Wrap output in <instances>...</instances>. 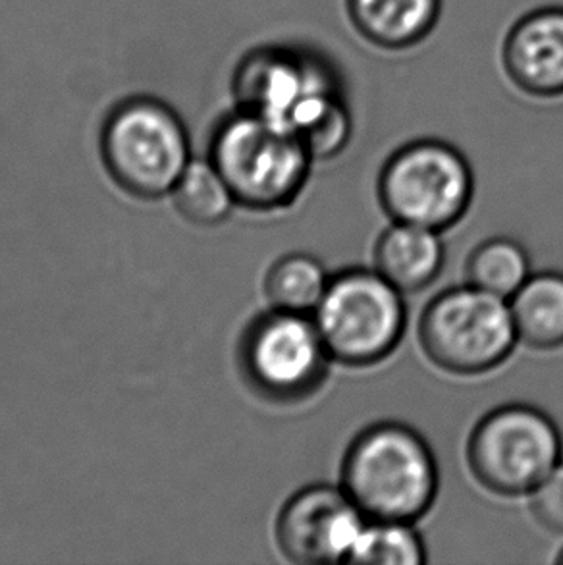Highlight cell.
Returning a JSON list of instances; mask_svg holds the SVG:
<instances>
[{"label": "cell", "instance_id": "obj_9", "mask_svg": "<svg viewBox=\"0 0 563 565\" xmlns=\"http://www.w3.org/2000/svg\"><path fill=\"white\" fill-rule=\"evenodd\" d=\"M332 363L312 315L270 309L242 340L245 376L273 404L299 405L317 396Z\"/></svg>", "mask_w": 563, "mask_h": 565}, {"label": "cell", "instance_id": "obj_12", "mask_svg": "<svg viewBox=\"0 0 563 565\" xmlns=\"http://www.w3.org/2000/svg\"><path fill=\"white\" fill-rule=\"evenodd\" d=\"M346 14L365 43L400 53L421 45L436 30L442 0H346Z\"/></svg>", "mask_w": 563, "mask_h": 565}, {"label": "cell", "instance_id": "obj_3", "mask_svg": "<svg viewBox=\"0 0 563 565\" xmlns=\"http://www.w3.org/2000/svg\"><path fill=\"white\" fill-rule=\"evenodd\" d=\"M211 162L237 205L280 211L301 195L315 159L296 131L237 108L214 131Z\"/></svg>", "mask_w": 563, "mask_h": 565}, {"label": "cell", "instance_id": "obj_5", "mask_svg": "<svg viewBox=\"0 0 563 565\" xmlns=\"http://www.w3.org/2000/svg\"><path fill=\"white\" fill-rule=\"evenodd\" d=\"M417 338L434 367L457 376L502 367L519 344L510 301L471 284L436 294L421 313Z\"/></svg>", "mask_w": 563, "mask_h": 565}, {"label": "cell", "instance_id": "obj_11", "mask_svg": "<svg viewBox=\"0 0 563 565\" xmlns=\"http://www.w3.org/2000/svg\"><path fill=\"white\" fill-rule=\"evenodd\" d=\"M500 61L510 84L527 97H563V7L521 15L506 33Z\"/></svg>", "mask_w": 563, "mask_h": 565}, {"label": "cell", "instance_id": "obj_2", "mask_svg": "<svg viewBox=\"0 0 563 565\" xmlns=\"http://www.w3.org/2000/svg\"><path fill=\"white\" fill-rule=\"evenodd\" d=\"M340 487L367 521L417 523L436 502L440 469L419 430L381 420L351 440Z\"/></svg>", "mask_w": 563, "mask_h": 565}, {"label": "cell", "instance_id": "obj_14", "mask_svg": "<svg viewBox=\"0 0 563 565\" xmlns=\"http://www.w3.org/2000/svg\"><path fill=\"white\" fill-rule=\"evenodd\" d=\"M519 342L539 352L563 348V273L531 275L510 299Z\"/></svg>", "mask_w": 563, "mask_h": 565}, {"label": "cell", "instance_id": "obj_6", "mask_svg": "<svg viewBox=\"0 0 563 565\" xmlns=\"http://www.w3.org/2000/svg\"><path fill=\"white\" fill-rule=\"evenodd\" d=\"M376 191L392 222L442 234L464 221L475 195V177L457 147L442 139H415L382 164Z\"/></svg>", "mask_w": 563, "mask_h": 565}, {"label": "cell", "instance_id": "obj_1", "mask_svg": "<svg viewBox=\"0 0 563 565\" xmlns=\"http://www.w3.org/2000/svg\"><path fill=\"white\" fill-rule=\"evenodd\" d=\"M237 108L296 131L315 161L342 153L353 131L342 79L332 64L304 46L265 45L237 62Z\"/></svg>", "mask_w": 563, "mask_h": 565}, {"label": "cell", "instance_id": "obj_8", "mask_svg": "<svg viewBox=\"0 0 563 565\" xmlns=\"http://www.w3.org/2000/svg\"><path fill=\"white\" fill-rule=\"evenodd\" d=\"M562 458L556 423L527 404L502 405L487 413L467 443L472 479L496 497H529Z\"/></svg>", "mask_w": 563, "mask_h": 565}, {"label": "cell", "instance_id": "obj_20", "mask_svg": "<svg viewBox=\"0 0 563 565\" xmlns=\"http://www.w3.org/2000/svg\"><path fill=\"white\" fill-rule=\"evenodd\" d=\"M557 564H563V548L560 551V554H557Z\"/></svg>", "mask_w": 563, "mask_h": 565}, {"label": "cell", "instance_id": "obj_18", "mask_svg": "<svg viewBox=\"0 0 563 565\" xmlns=\"http://www.w3.org/2000/svg\"><path fill=\"white\" fill-rule=\"evenodd\" d=\"M415 523L367 521L353 544L348 564L421 565L426 562V546Z\"/></svg>", "mask_w": 563, "mask_h": 565}, {"label": "cell", "instance_id": "obj_17", "mask_svg": "<svg viewBox=\"0 0 563 565\" xmlns=\"http://www.w3.org/2000/svg\"><path fill=\"white\" fill-rule=\"evenodd\" d=\"M172 195L180 214L199 226H214L224 221L236 203L211 161H191L176 182Z\"/></svg>", "mask_w": 563, "mask_h": 565}, {"label": "cell", "instance_id": "obj_4", "mask_svg": "<svg viewBox=\"0 0 563 565\" xmlns=\"http://www.w3.org/2000/svg\"><path fill=\"white\" fill-rule=\"evenodd\" d=\"M312 319L334 363L365 369L389 360L402 344L407 307L404 294L374 268H343L330 276Z\"/></svg>", "mask_w": 563, "mask_h": 565}, {"label": "cell", "instance_id": "obj_10", "mask_svg": "<svg viewBox=\"0 0 563 565\" xmlns=\"http://www.w3.org/2000/svg\"><path fill=\"white\" fill-rule=\"evenodd\" d=\"M365 523V515L342 487L320 482L297 490L282 505L276 543L291 564H348Z\"/></svg>", "mask_w": 563, "mask_h": 565}, {"label": "cell", "instance_id": "obj_16", "mask_svg": "<svg viewBox=\"0 0 563 565\" xmlns=\"http://www.w3.org/2000/svg\"><path fill=\"white\" fill-rule=\"evenodd\" d=\"M531 275L529 253L511 237H488L480 242L465 265L467 284L508 301Z\"/></svg>", "mask_w": 563, "mask_h": 565}, {"label": "cell", "instance_id": "obj_13", "mask_svg": "<svg viewBox=\"0 0 563 565\" xmlns=\"http://www.w3.org/2000/svg\"><path fill=\"white\" fill-rule=\"evenodd\" d=\"M446 263L440 232L392 222L374 245V270L402 294H419L436 282Z\"/></svg>", "mask_w": 563, "mask_h": 565}, {"label": "cell", "instance_id": "obj_7", "mask_svg": "<svg viewBox=\"0 0 563 565\" xmlns=\"http://www.w3.org/2000/svg\"><path fill=\"white\" fill-rule=\"evenodd\" d=\"M100 151L110 177L145 199L174 190L191 162L182 118L152 97H134L113 108L100 134Z\"/></svg>", "mask_w": 563, "mask_h": 565}, {"label": "cell", "instance_id": "obj_19", "mask_svg": "<svg viewBox=\"0 0 563 565\" xmlns=\"http://www.w3.org/2000/svg\"><path fill=\"white\" fill-rule=\"evenodd\" d=\"M529 510L544 531L563 535V461L529 494Z\"/></svg>", "mask_w": 563, "mask_h": 565}, {"label": "cell", "instance_id": "obj_15", "mask_svg": "<svg viewBox=\"0 0 563 565\" xmlns=\"http://www.w3.org/2000/svg\"><path fill=\"white\" fill-rule=\"evenodd\" d=\"M330 276L317 257L288 253L268 268L265 296L278 311L312 315L327 294Z\"/></svg>", "mask_w": 563, "mask_h": 565}]
</instances>
